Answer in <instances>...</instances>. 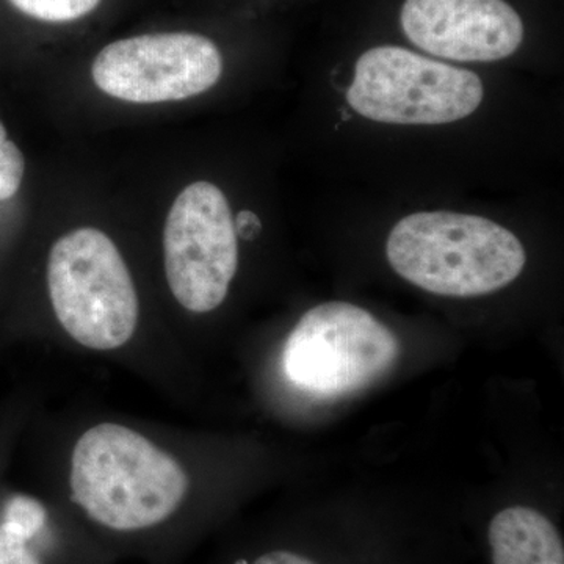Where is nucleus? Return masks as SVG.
Wrapping results in <instances>:
<instances>
[{"label": "nucleus", "mask_w": 564, "mask_h": 564, "mask_svg": "<svg viewBox=\"0 0 564 564\" xmlns=\"http://www.w3.org/2000/svg\"><path fill=\"white\" fill-rule=\"evenodd\" d=\"M234 229H236L237 237H242L243 240H252L261 232V218L254 212L242 210L234 220Z\"/></svg>", "instance_id": "nucleus-13"}, {"label": "nucleus", "mask_w": 564, "mask_h": 564, "mask_svg": "<svg viewBox=\"0 0 564 564\" xmlns=\"http://www.w3.org/2000/svg\"><path fill=\"white\" fill-rule=\"evenodd\" d=\"M225 193L195 182L174 199L165 232V273L174 299L187 311L217 310L239 265V243Z\"/></svg>", "instance_id": "nucleus-6"}, {"label": "nucleus", "mask_w": 564, "mask_h": 564, "mask_svg": "<svg viewBox=\"0 0 564 564\" xmlns=\"http://www.w3.org/2000/svg\"><path fill=\"white\" fill-rule=\"evenodd\" d=\"M484 95V84L473 70L403 47L378 46L356 62L347 101L372 121L445 124L473 115Z\"/></svg>", "instance_id": "nucleus-5"}, {"label": "nucleus", "mask_w": 564, "mask_h": 564, "mask_svg": "<svg viewBox=\"0 0 564 564\" xmlns=\"http://www.w3.org/2000/svg\"><path fill=\"white\" fill-rule=\"evenodd\" d=\"M47 285L58 322L84 347L115 350L135 333V285L117 245L99 229H74L57 240Z\"/></svg>", "instance_id": "nucleus-3"}, {"label": "nucleus", "mask_w": 564, "mask_h": 564, "mask_svg": "<svg viewBox=\"0 0 564 564\" xmlns=\"http://www.w3.org/2000/svg\"><path fill=\"white\" fill-rule=\"evenodd\" d=\"M20 13L32 20L63 24L88 17L101 0H9Z\"/></svg>", "instance_id": "nucleus-10"}, {"label": "nucleus", "mask_w": 564, "mask_h": 564, "mask_svg": "<svg viewBox=\"0 0 564 564\" xmlns=\"http://www.w3.org/2000/svg\"><path fill=\"white\" fill-rule=\"evenodd\" d=\"M221 73L217 44L191 32L113 41L96 55L91 66L99 90L133 104L184 101L210 90Z\"/></svg>", "instance_id": "nucleus-7"}, {"label": "nucleus", "mask_w": 564, "mask_h": 564, "mask_svg": "<svg viewBox=\"0 0 564 564\" xmlns=\"http://www.w3.org/2000/svg\"><path fill=\"white\" fill-rule=\"evenodd\" d=\"M403 32L434 57L455 62H497L524 40L518 11L505 0H404Z\"/></svg>", "instance_id": "nucleus-8"}, {"label": "nucleus", "mask_w": 564, "mask_h": 564, "mask_svg": "<svg viewBox=\"0 0 564 564\" xmlns=\"http://www.w3.org/2000/svg\"><path fill=\"white\" fill-rule=\"evenodd\" d=\"M486 544L491 564H564L558 527L529 505L497 511L486 525Z\"/></svg>", "instance_id": "nucleus-9"}, {"label": "nucleus", "mask_w": 564, "mask_h": 564, "mask_svg": "<svg viewBox=\"0 0 564 564\" xmlns=\"http://www.w3.org/2000/svg\"><path fill=\"white\" fill-rule=\"evenodd\" d=\"M386 256L415 288L456 299L507 288L527 261L513 232L488 218L455 212L408 215L389 234Z\"/></svg>", "instance_id": "nucleus-2"}, {"label": "nucleus", "mask_w": 564, "mask_h": 564, "mask_svg": "<svg viewBox=\"0 0 564 564\" xmlns=\"http://www.w3.org/2000/svg\"><path fill=\"white\" fill-rule=\"evenodd\" d=\"M25 173V159L20 148L9 140L0 122V202L13 198L20 191Z\"/></svg>", "instance_id": "nucleus-11"}, {"label": "nucleus", "mask_w": 564, "mask_h": 564, "mask_svg": "<svg viewBox=\"0 0 564 564\" xmlns=\"http://www.w3.org/2000/svg\"><path fill=\"white\" fill-rule=\"evenodd\" d=\"M0 564H43L33 554L28 538L0 522Z\"/></svg>", "instance_id": "nucleus-12"}, {"label": "nucleus", "mask_w": 564, "mask_h": 564, "mask_svg": "<svg viewBox=\"0 0 564 564\" xmlns=\"http://www.w3.org/2000/svg\"><path fill=\"white\" fill-rule=\"evenodd\" d=\"M400 343L369 311L351 303L318 304L300 318L282 348L293 386L318 397L361 391L395 366Z\"/></svg>", "instance_id": "nucleus-4"}, {"label": "nucleus", "mask_w": 564, "mask_h": 564, "mask_svg": "<svg viewBox=\"0 0 564 564\" xmlns=\"http://www.w3.org/2000/svg\"><path fill=\"white\" fill-rule=\"evenodd\" d=\"M70 500L91 525L115 538L166 529L187 499V474L140 433L101 423L82 434L70 458Z\"/></svg>", "instance_id": "nucleus-1"}]
</instances>
